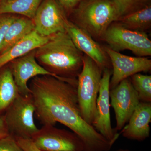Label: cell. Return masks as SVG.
Here are the masks:
<instances>
[{
  "label": "cell",
  "mask_w": 151,
  "mask_h": 151,
  "mask_svg": "<svg viewBox=\"0 0 151 151\" xmlns=\"http://www.w3.org/2000/svg\"><path fill=\"white\" fill-rule=\"evenodd\" d=\"M35 114L43 125L63 124L76 134L84 144V151H109L114 142L108 140L81 116L76 87L50 76L32 79L29 86Z\"/></svg>",
  "instance_id": "1"
},
{
  "label": "cell",
  "mask_w": 151,
  "mask_h": 151,
  "mask_svg": "<svg viewBox=\"0 0 151 151\" xmlns=\"http://www.w3.org/2000/svg\"><path fill=\"white\" fill-rule=\"evenodd\" d=\"M83 53L66 31L50 36L36 50L35 58L42 67L62 78L76 79L83 65Z\"/></svg>",
  "instance_id": "2"
},
{
  "label": "cell",
  "mask_w": 151,
  "mask_h": 151,
  "mask_svg": "<svg viewBox=\"0 0 151 151\" xmlns=\"http://www.w3.org/2000/svg\"><path fill=\"white\" fill-rule=\"evenodd\" d=\"M74 18V24L94 40H103L108 27L119 16L112 0H81Z\"/></svg>",
  "instance_id": "3"
},
{
  "label": "cell",
  "mask_w": 151,
  "mask_h": 151,
  "mask_svg": "<svg viewBox=\"0 0 151 151\" xmlns=\"http://www.w3.org/2000/svg\"><path fill=\"white\" fill-rule=\"evenodd\" d=\"M103 70L94 60L84 55L83 65L78 76L77 98L81 116L92 125L96 111V104Z\"/></svg>",
  "instance_id": "4"
},
{
  "label": "cell",
  "mask_w": 151,
  "mask_h": 151,
  "mask_svg": "<svg viewBox=\"0 0 151 151\" xmlns=\"http://www.w3.org/2000/svg\"><path fill=\"white\" fill-rule=\"evenodd\" d=\"M35 112L31 93L19 94L4 115L9 134L15 138L31 139L39 130L34 120Z\"/></svg>",
  "instance_id": "5"
},
{
  "label": "cell",
  "mask_w": 151,
  "mask_h": 151,
  "mask_svg": "<svg viewBox=\"0 0 151 151\" xmlns=\"http://www.w3.org/2000/svg\"><path fill=\"white\" fill-rule=\"evenodd\" d=\"M103 40L118 52L129 50L138 57L151 55V41L146 32L127 29L116 22L108 27Z\"/></svg>",
  "instance_id": "6"
},
{
  "label": "cell",
  "mask_w": 151,
  "mask_h": 151,
  "mask_svg": "<svg viewBox=\"0 0 151 151\" xmlns=\"http://www.w3.org/2000/svg\"><path fill=\"white\" fill-rule=\"evenodd\" d=\"M31 139L42 151H84V144L78 135L52 125H43Z\"/></svg>",
  "instance_id": "7"
},
{
  "label": "cell",
  "mask_w": 151,
  "mask_h": 151,
  "mask_svg": "<svg viewBox=\"0 0 151 151\" xmlns=\"http://www.w3.org/2000/svg\"><path fill=\"white\" fill-rule=\"evenodd\" d=\"M35 50L11 61L9 68L19 93L27 95L31 93L27 82L31 78L39 76H50L62 81H66L76 86L77 79L62 78L49 72L38 63L35 58Z\"/></svg>",
  "instance_id": "8"
},
{
  "label": "cell",
  "mask_w": 151,
  "mask_h": 151,
  "mask_svg": "<svg viewBox=\"0 0 151 151\" xmlns=\"http://www.w3.org/2000/svg\"><path fill=\"white\" fill-rule=\"evenodd\" d=\"M111 105L114 109L116 132L121 131L128 123L140 101L130 78L124 79L110 90Z\"/></svg>",
  "instance_id": "9"
},
{
  "label": "cell",
  "mask_w": 151,
  "mask_h": 151,
  "mask_svg": "<svg viewBox=\"0 0 151 151\" xmlns=\"http://www.w3.org/2000/svg\"><path fill=\"white\" fill-rule=\"evenodd\" d=\"M112 70L105 68L103 70L100 89L96 104V111L92 126L106 139L115 143L121 133L113 129L110 113V83Z\"/></svg>",
  "instance_id": "10"
},
{
  "label": "cell",
  "mask_w": 151,
  "mask_h": 151,
  "mask_svg": "<svg viewBox=\"0 0 151 151\" xmlns=\"http://www.w3.org/2000/svg\"><path fill=\"white\" fill-rule=\"evenodd\" d=\"M108 55L113 70L110 90L123 80L140 72H147L151 69V60L147 57H132L122 54L108 47H104Z\"/></svg>",
  "instance_id": "11"
},
{
  "label": "cell",
  "mask_w": 151,
  "mask_h": 151,
  "mask_svg": "<svg viewBox=\"0 0 151 151\" xmlns=\"http://www.w3.org/2000/svg\"><path fill=\"white\" fill-rule=\"evenodd\" d=\"M67 20L63 8L57 0L42 1L33 19L35 30L45 37L65 31Z\"/></svg>",
  "instance_id": "12"
},
{
  "label": "cell",
  "mask_w": 151,
  "mask_h": 151,
  "mask_svg": "<svg viewBox=\"0 0 151 151\" xmlns=\"http://www.w3.org/2000/svg\"><path fill=\"white\" fill-rule=\"evenodd\" d=\"M65 30L82 53L93 60L103 70L106 68L111 69V61L104 47L88 33L68 20L65 24Z\"/></svg>",
  "instance_id": "13"
},
{
  "label": "cell",
  "mask_w": 151,
  "mask_h": 151,
  "mask_svg": "<svg viewBox=\"0 0 151 151\" xmlns=\"http://www.w3.org/2000/svg\"><path fill=\"white\" fill-rule=\"evenodd\" d=\"M151 103L140 102L120 132L128 139L142 142L150 137Z\"/></svg>",
  "instance_id": "14"
},
{
  "label": "cell",
  "mask_w": 151,
  "mask_h": 151,
  "mask_svg": "<svg viewBox=\"0 0 151 151\" xmlns=\"http://www.w3.org/2000/svg\"><path fill=\"white\" fill-rule=\"evenodd\" d=\"M49 37L40 35L35 30L19 41L4 53L0 54V69L14 60L27 54L42 46Z\"/></svg>",
  "instance_id": "15"
},
{
  "label": "cell",
  "mask_w": 151,
  "mask_h": 151,
  "mask_svg": "<svg viewBox=\"0 0 151 151\" xmlns=\"http://www.w3.org/2000/svg\"><path fill=\"white\" fill-rule=\"evenodd\" d=\"M19 93L9 66L0 69V117L5 113Z\"/></svg>",
  "instance_id": "16"
},
{
  "label": "cell",
  "mask_w": 151,
  "mask_h": 151,
  "mask_svg": "<svg viewBox=\"0 0 151 151\" xmlns=\"http://www.w3.org/2000/svg\"><path fill=\"white\" fill-rule=\"evenodd\" d=\"M35 30L33 21L26 17H16L7 32L0 54L4 53L17 42Z\"/></svg>",
  "instance_id": "17"
},
{
  "label": "cell",
  "mask_w": 151,
  "mask_h": 151,
  "mask_svg": "<svg viewBox=\"0 0 151 151\" xmlns=\"http://www.w3.org/2000/svg\"><path fill=\"white\" fill-rule=\"evenodd\" d=\"M42 0H1L0 15L17 14L32 19Z\"/></svg>",
  "instance_id": "18"
},
{
  "label": "cell",
  "mask_w": 151,
  "mask_h": 151,
  "mask_svg": "<svg viewBox=\"0 0 151 151\" xmlns=\"http://www.w3.org/2000/svg\"><path fill=\"white\" fill-rule=\"evenodd\" d=\"M116 22L127 29L146 32L151 26V6L121 18Z\"/></svg>",
  "instance_id": "19"
},
{
  "label": "cell",
  "mask_w": 151,
  "mask_h": 151,
  "mask_svg": "<svg viewBox=\"0 0 151 151\" xmlns=\"http://www.w3.org/2000/svg\"><path fill=\"white\" fill-rule=\"evenodd\" d=\"M130 78L140 101L151 103V76L137 73Z\"/></svg>",
  "instance_id": "20"
},
{
  "label": "cell",
  "mask_w": 151,
  "mask_h": 151,
  "mask_svg": "<svg viewBox=\"0 0 151 151\" xmlns=\"http://www.w3.org/2000/svg\"><path fill=\"white\" fill-rule=\"evenodd\" d=\"M112 1L118 12L119 19L151 5V0H112Z\"/></svg>",
  "instance_id": "21"
},
{
  "label": "cell",
  "mask_w": 151,
  "mask_h": 151,
  "mask_svg": "<svg viewBox=\"0 0 151 151\" xmlns=\"http://www.w3.org/2000/svg\"><path fill=\"white\" fill-rule=\"evenodd\" d=\"M16 18V17L6 14L0 15V51L9 28Z\"/></svg>",
  "instance_id": "22"
},
{
  "label": "cell",
  "mask_w": 151,
  "mask_h": 151,
  "mask_svg": "<svg viewBox=\"0 0 151 151\" xmlns=\"http://www.w3.org/2000/svg\"><path fill=\"white\" fill-rule=\"evenodd\" d=\"M0 151H24L17 142L15 138L9 135L0 139Z\"/></svg>",
  "instance_id": "23"
},
{
  "label": "cell",
  "mask_w": 151,
  "mask_h": 151,
  "mask_svg": "<svg viewBox=\"0 0 151 151\" xmlns=\"http://www.w3.org/2000/svg\"><path fill=\"white\" fill-rule=\"evenodd\" d=\"M17 142L24 151H42L36 147L31 139L15 138Z\"/></svg>",
  "instance_id": "24"
},
{
  "label": "cell",
  "mask_w": 151,
  "mask_h": 151,
  "mask_svg": "<svg viewBox=\"0 0 151 151\" xmlns=\"http://www.w3.org/2000/svg\"><path fill=\"white\" fill-rule=\"evenodd\" d=\"M63 8L70 9L78 5L81 0H57Z\"/></svg>",
  "instance_id": "25"
},
{
  "label": "cell",
  "mask_w": 151,
  "mask_h": 151,
  "mask_svg": "<svg viewBox=\"0 0 151 151\" xmlns=\"http://www.w3.org/2000/svg\"><path fill=\"white\" fill-rule=\"evenodd\" d=\"M9 133L4 116L0 117V139L8 136Z\"/></svg>",
  "instance_id": "26"
},
{
  "label": "cell",
  "mask_w": 151,
  "mask_h": 151,
  "mask_svg": "<svg viewBox=\"0 0 151 151\" xmlns=\"http://www.w3.org/2000/svg\"><path fill=\"white\" fill-rule=\"evenodd\" d=\"M115 151H130V150H128V149H118V150H116Z\"/></svg>",
  "instance_id": "27"
}]
</instances>
